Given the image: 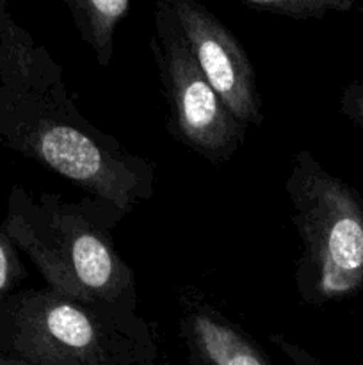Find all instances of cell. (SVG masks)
<instances>
[{
    "mask_svg": "<svg viewBox=\"0 0 363 365\" xmlns=\"http://www.w3.org/2000/svg\"><path fill=\"white\" fill-rule=\"evenodd\" d=\"M125 216L95 196L34 195L16 184L7 195L4 228L46 287L110 316L137 319L135 274L114 242V228Z\"/></svg>",
    "mask_w": 363,
    "mask_h": 365,
    "instance_id": "7a4b0ae2",
    "label": "cell"
},
{
    "mask_svg": "<svg viewBox=\"0 0 363 365\" xmlns=\"http://www.w3.org/2000/svg\"><path fill=\"white\" fill-rule=\"evenodd\" d=\"M182 365H273L262 346L194 285L178 296Z\"/></svg>",
    "mask_w": 363,
    "mask_h": 365,
    "instance_id": "52a82bcc",
    "label": "cell"
},
{
    "mask_svg": "<svg viewBox=\"0 0 363 365\" xmlns=\"http://www.w3.org/2000/svg\"><path fill=\"white\" fill-rule=\"evenodd\" d=\"M338 109L352 125L363 130V78H356L342 89Z\"/></svg>",
    "mask_w": 363,
    "mask_h": 365,
    "instance_id": "8fae6325",
    "label": "cell"
},
{
    "mask_svg": "<svg viewBox=\"0 0 363 365\" xmlns=\"http://www.w3.org/2000/svg\"><path fill=\"white\" fill-rule=\"evenodd\" d=\"M0 148L36 160L125 214L153 198L155 166L85 120L60 64L0 0Z\"/></svg>",
    "mask_w": 363,
    "mask_h": 365,
    "instance_id": "6da1fadb",
    "label": "cell"
},
{
    "mask_svg": "<svg viewBox=\"0 0 363 365\" xmlns=\"http://www.w3.org/2000/svg\"><path fill=\"white\" fill-rule=\"evenodd\" d=\"M0 365H27L21 360H14V359H7V356H0Z\"/></svg>",
    "mask_w": 363,
    "mask_h": 365,
    "instance_id": "4fadbf2b",
    "label": "cell"
},
{
    "mask_svg": "<svg viewBox=\"0 0 363 365\" xmlns=\"http://www.w3.org/2000/svg\"><path fill=\"white\" fill-rule=\"evenodd\" d=\"M246 6L292 20H322L330 13H349L356 0H238Z\"/></svg>",
    "mask_w": 363,
    "mask_h": 365,
    "instance_id": "9c48e42d",
    "label": "cell"
},
{
    "mask_svg": "<svg viewBox=\"0 0 363 365\" xmlns=\"http://www.w3.org/2000/svg\"><path fill=\"white\" fill-rule=\"evenodd\" d=\"M269 342L288 360L290 365H326L320 359H317L313 353L302 348L298 342L290 341L288 337L281 334H273L269 337Z\"/></svg>",
    "mask_w": 363,
    "mask_h": 365,
    "instance_id": "7c38bea8",
    "label": "cell"
},
{
    "mask_svg": "<svg viewBox=\"0 0 363 365\" xmlns=\"http://www.w3.org/2000/svg\"><path fill=\"white\" fill-rule=\"evenodd\" d=\"M82 41L95 53L96 63L109 68L114 57V36L127 18L130 0H63Z\"/></svg>",
    "mask_w": 363,
    "mask_h": 365,
    "instance_id": "ba28073f",
    "label": "cell"
},
{
    "mask_svg": "<svg viewBox=\"0 0 363 365\" xmlns=\"http://www.w3.org/2000/svg\"><path fill=\"white\" fill-rule=\"evenodd\" d=\"M290 220L302 242L294 284L302 303L324 307L363 289V198L306 150L285 180Z\"/></svg>",
    "mask_w": 363,
    "mask_h": 365,
    "instance_id": "277c9868",
    "label": "cell"
},
{
    "mask_svg": "<svg viewBox=\"0 0 363 365\" xmlns=\"http://www.w3.org/2000/svg\"><path fill=\"white\" fill-rule=\"evenodd\" d=\"M196 64L246 127L263 123L251 59L233 32L198 0H166Z\"/></svg>",
    "mask_w": 363,
    "mask_h": 365,
    "instance_id": "8992f818",
    "label": "cell"
},
{
    "mask_svg": "<svg viewBox=\"0 0 363 365\" xmlns=\"http://www.w3.org/2000/svg\"><path fill=\"white\" fill-rule=\"evenodd\" d=\"M25 278H27V269L21 262L20 250L7 235L4 228V216L0 212V307L11 292L18 291Z\"/></svg>",
    "mask_w": 363,
    "mask_h": 365,
    "instance_id": "30bf717a",
    "label": "cell"
},
{
    "mask_svg": "<svg viewBox=\"0 0 363 365\" xmlns=\"http://www.w3.org/2000/svg\"><path fill=\"white\" fill-rule=\"evenodd\" d=\"M153 25L149 50L167 102V132L203 159L226 163L242 146L248 127L201 73L166 0L157 2Z\"/></svg>",
    "mask_w": 363,
    "mask_h": 365,
    "instance_id": "5b68a950",
    "label": "cell"
},
{
    "mask_svg": "<svg viewBox=\"0 0 363 365\" xmlns=\"http://www.w3.org/2000/svg\"><path fill=\"white\" fill-rule=\"evenodd\" d=\"M0 356L27 365H162L148 319L110 316L46 285L2 302Z\"/></svg>",
    "mask_w": 363,
    "mask_h": 365,
    "instance_id": "3957f363",
    "label": "cell"
}]
</instances>
